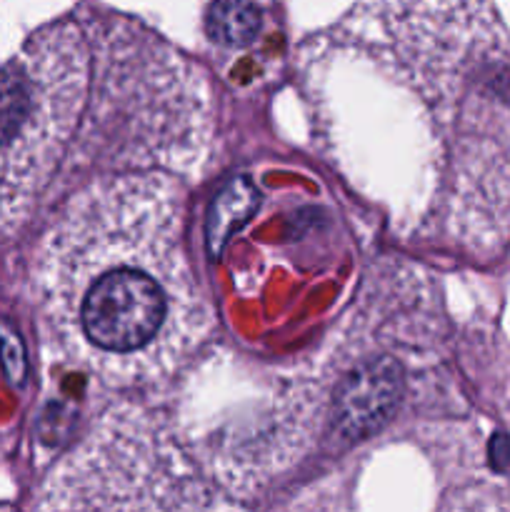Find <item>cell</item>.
Here are the masks:
<instances>
[{
  "label": "cell",
  "instance_id": "obj_1",
  "mask_svg": "<svg viewBox=\"0 0 510 512\" xmlns=\"http://www.w3.org/2000/svg\"><path fill=\"white\" fill-rule=\"evenodd\" d=\"M208 118L198 75L163 45L60 28L0 68V215L123 175L190 173Z\"/></svg>",
  "mask_w": 510,
  "mask_h": 512
},
{
  "label": "cell",
  "instance_id": "obj_2",
  "mask_svg": "<svg viewBox=\"0 0 510 512\" xmlns=\"http://www.w3.org/2000/svg\"><path fill=\"white\" fill-rule=\"evenodd\" d=\"M55 348L110 385L178 368L208 330L173 175H123L60 208L38 260Z\"/></svg>",
  "mask_w": 510,
  "mask_h": 512
},
{
  "label": "cell",
  "instance_id": "obj_3",
  "mask_svg": "<svg viewBox=\"0 0 510 512\" xmlns=\"http://www.w3.org/2000/svg\"><path fill=\"white\" fill-rule=\"evenodd\" d=\"M405 398V370L390 355L363 358L335 385L330 425L338 440L373 438L398 413Z\"/></svg>",
  "mask_w": 510,
  "mask_h": 512
},
{
  "label": "cell",
  "instance_id": "obj_4",
  "mask_svg": "<svg viewBox=\"0 0 510 512\" xmlns=\"http://www.w3.org/2000/svg\"><path fill=\"white\" fill-rule=\"evenodd\" d=\"M263 15L253 0H213L205 15V28L213 43L223 48H248L255 43Z\"/></svg>",
  "mask_w": 510,
  "mask_h": 512
},
{
  "label": "cell",
  "instance_id": "obj_5",
  "mask_svg": "<svg viewBox=\"0 0 510 512\" xmlns=\"http://www.w3.org/2000/svg\"><path fill=\"white\" fill-rule=\"evenodd\" d=\"M255 190L250 188L248 180H235L233 185L223 190L218 203L213 205V215H210V245L220 248L233 225H240L245 215L253 210Z\"/></svg>",
  "mask_w": 510,
  "mask_h": 512
}]
</instances>
